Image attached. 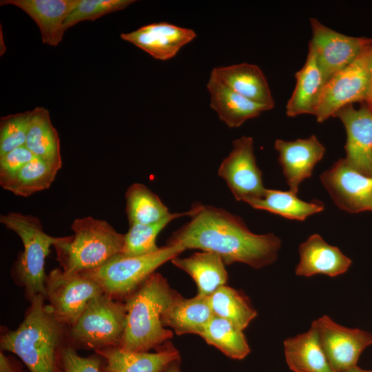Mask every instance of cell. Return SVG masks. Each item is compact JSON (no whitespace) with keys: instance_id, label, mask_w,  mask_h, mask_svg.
Masks as SVG:
<instances>
[{"instance_id":"13","label":"cell","mask_w":372,"mask_h":372,"mask_svg":"<svg viewBox=\"0 0 372 372\" xmlns=\"http://www.w3.org/2000/svg\"><path fill=\"white\" fill-rule=\"evenodd\" d=\"M334 203L349 213L372 211V177L351 167L340 158L320 176Z\"/></svg>"},{"instance_id":"9","label":"cell","mask_w":372,"mask_h":372,"mask_svg":"<svg viewBox=\"0 0 372 372\" xmlns=\"http://www.w3.org/2000/svg\"><path fill=\"white\" fill-rule=\"evenodd\" d=\"M232 149L221 162L218 174L227 183L234 198L247 204L262 198L264 187L262 172L257 166L254 139L242 136L233 141Z\"/></svg>"},{"instance_id":"32","label":"cell","mask_w":372,"mask_h":372,"mask_svg":"<svg viewBox=\"0 0 372 372\" xmlns=\"http://www.w3.org/2000/svg\"><path fill=\"white\" fill-rule=\"evenodd\" d=\"M194 207L185 212L170 213L162 220L152 224L129 225L124 234L123 247L120 253L125 256H135L151 254L158 250L156 238L159 233L172 220L182 216H191Z\"/></svg>"},{"instance_id":"24","label":"cell","mask_w":372,"mask_h":372,"mask_svg":"<svg viewBox=\"0 0 372 372\" xmlns=\"http://www.w3.org/2000/svg\"><path fill=\"white\" fill-rule=\"evenodd\" d=\"M285 360L293 372H335L322 349L318 330L310 329L284 341Z\"/></svg>"},{"instance_id":"19","label":"cell","mask_w":372,"mask_h":372,"mask_svg":"<svg viewBox=\"0 0 372 372\" xmlns=\"http://www.w3.org/2000/svg\"><path fill=\"white\" fill-rule=\"evenodd\" d=\"M300 261L296 274L310 277L317 274L335 277L344 273L352 261L337 247L329 245L317 234L310 236L298 248Z\"/></svg>"},{"instance_id":"25","label":"cell","mask_w":372,"mask_h":372,"mask_svg":"<svg viewBox=\"0 0 372 372\" xmlns=\"http://www.w3.org/2000/svg\"><path fill=\"white\" fill-rule=\"evenodd\" d=\"M171 261L192 278L197 286V295L208 297L227 282L225 264L215 253L202 251L186 258L177 256Z\"/></svg>"},{"instance_id":"11","label":"cell","mask_w":372,"mask_h":372,"mask_svg":"<svg viewBox=\"0 0 372 372\" xmlns=\"http://www.w3.org/2000/svg\"><path fill=\"white\" fill-rule=\"evenodd\" d=\"M371 46L327 82L314 113L318 123L333 117L337 111L347 105L364 103L368 90V59Z\"/></svg>"},{"instance_id":"27","label":"cell","mask_w":372,"mask_h":372,"mask_svg":"<svg viewBox=\"0 0 372 372\" xmlns=\"http://www.w3.org/2000/svg\"><path fill=\"white\" fill-rule=\"evenodd\" d=\"M32 111L25 146L35 156L62 165L59 134L51 122L48 110L37 107Z\"/></svg>"},{"instance_id":"36","label":"cell","mask_w":372,"mask_h":372,"mask_svg":"<svg viewBox=\"0 0 372 372\" xmlns=\"http://www.w3.org/2000/svg\"><path fill=\"white\" fill-rule=\"evenodd\" d=\"M34 156L25 145L0 156V178L14 174Z\"/></svg>"},{"instance_id":"20","label":"cell","mask_w":372,"mask_h":372,"mask_svg":"<svg viewBox=\"0 0 372 372\" xmlns=\"http://www.w3.org/2000/svg\"><path fill=\"white\" fill-rule=\"evenodd\" d=\"M207 88L210 94V106L219 118L229 127H238L246 121L270 109L256 103L238 94L211 72Z\"/></svg>"},{"instance_id":"31","label":"cell","mask_w":372,"mask_h":372,"mask_svg":"<svg viewBox=\"0 0 372 372\" xmlns=\"http://www.w3.org/2000/svg\"><path fill=\"white\" fill-rule=\"evenodd\" d=\"M200 336L231 359L242 360L251 351L242 331L230 321L216 316Z\"/></svg>"},{"instance_id":"12","label":"cell","mask_w":372,"mask_h":372,"mask_svg":"<svg viewBox=\"0 0 372 372\" xmlns=\"http://www.w3.org/2000/svg\"><path fill=\"white\" fill-rule=\"evenodd\" d=\"M313 323L328 362L335 372L357 365L361 353L372 344L370 332L342 326L328 316L324 315Z\"/></svg>"},{"instance_id":"4","label":"cell","mask_w":372,"mask_h":372,"mask_svg":"<svg viewBox=\"0 0 372 372\" xmlns=\"http://www.w3.org/2000/svg\"><path fill=\"white\" fill-rule=\"evenodd\" d=\"M71 229L72 235L63 236L53 246L60 267L66 272L81 273L98 268L123 249L124 234L104 220L78 218Z\"/></svg>"},{"instance_id":"39","label":"cell","mask_w":372,"mask_h":372,"mask_svg":"<svg viewBox=\"0 0 372 372\" xmlns=\"http://www.w3.org/2000/svg\"><path fill=\"white\" fill-rule=\"evenodd\" d=\"M341 372H372V370H365L362 369L358 366L355 365L353 367H351L345 371Z\"/></svg>"},{"instance_id":"8","label":"cell","mask_w":372,"mask_h":372,"mask_svg":"<svg viewBox=\"0 0 372 372\" xmlns=\"http://www.w3.org/2000/svg\"><path fill=\"white\" fill-rule=\"evenodd\" d=\"M104 293L101 287L82 273L52 269L45 280V300L56 319L71 327L94 297Z\"/></svg>"},{"instance_id":"18","label":"cell","mask_w":372,"mask_h":372,"mask_svg":"<svg viewBox=\"0 0 372 372\" xmlns=\"http://www.w3.org/2000/svg\"><path fill=\"white\" fill-rule=\"evenodd\" d=\"M79 0H3L1 5H13L23 10L37 24L42 42L57 46L62 41L64 22Z\"/></svg>"},{"instance_id":"7","label":"cell","mask_w":372,"mask_h":372,"mask_svg":"<svg viewBox=\"0 0 372 372\" xmlns=\"http://www.w3.org/2000/svg\"><path fill=\"white\" fill-rule=\"evenodd\" d=\"M125 320V302L100 294L89 301L76 321L68 327L70 346L94 352L120 347Z\"/></svg>"},{"instance_id":"3","label":"cell","mask_w":372,"mask_h":372,"mask_svg":"<svg viewBox=\"0 0 372 372\" xmlns=\"http://www.w3.org/2000/svg\"><path fill=\"white\" fill-rule=\"evenodd\" d=\"M178 293L160 273L152 274L124 301L125 327L120 347L135 352L157 349L173 337L162 316Z\"/></svg>"},{"instance_id":"14","label":"cell","mask_w":372,"mask_h":372,"mask_svg":"<svg viewBox=\"0 0 372 372\" xmlns=\"http://www.w3.org/2000/svg\"><path fill=\"white\" fill-rule=\"evenodd\" d=\"M333 117L339 118L346 130L345 161L353 169L372 177V108L364 103L359 109L349 104Z\"/></svg>"},{"instance_id":"38","label":"cell","mask_w":372,"mask_h":372,"mask_svg":"<svg viewBox=\"0 0 372 372\" xmlns=\"http://www.w3.org/2000/svg\"><path fill=\"white\" fill-rule=\"evenodd\" d=\"M364 103L372 108V46L368 59V90Z\"/></svg>"},{"instance_id":"5","label":"cell","mask_w":372,"mask_h":372,"mask_svg":"<svg viewBox=\"0 0 372 372\" xmlns=\"http://www.w3.org/2000/svg\"><path fill=\"white\" fill-rule=\"evenodd\" d=\"M0 223L21 238L23 250L19 253L11 268L13 282L23 289L30 302L38 295L45 294V260L50 247L63 236H52L43 231L41 220L32 215L8 212L0 216ZM45 297V296H44Z\"/></svg>"},{"instance_id":"10","label":"cell","mask_w":372,"mask_h":372,"mask_svg":"<svg viewBox=\"0 0 372 372\" xmlns=\"http://www.w3.org/2000/svg\"><path fill=\"white\" fill-rule=\"evenodd\" d=\"M312 37L309 43L327 82L352 63L366 48L372 39L343 34L310 19Z\"/></svg>"},{"instance_id":"16","label":"cell","mask_w":372,"mask_h":372,"mask_svg":"<svg viewBox=\"0 0 372 372\" xmlns=\"http://www.w3.org/2000/svg\"><path fill=\"white\" fill-rule=\"evenodd\" d=\"M196 37L193 30L166 22L141 26L121 38L144 50L156 59L166 61L174 57L180 50Z\"/></svg>"},{"instance_id":"35","label":"cell","mask_w":372,"mask_h":372,"mask_svg":"<svg viewBox=\"0 0 372 372\" xmlns=\"http://www.w3.org/2000/svg\"><path fill=\"white\" fill-rule=\"evenodd\" d=\"M61 372H103V360L96 353L80 355L76 349L68 346L63 353Z\"/></svg>"},{"instance_id":"21","label":"cell","mask_w":372,"mask_h":372,"mask_svg":"<svg viewBox=\"0 0 372 372\" xmlns=\"http://www.w3.org/2000/svg\"><path fill=\"white\" fill-rule=\"evenodd\" d=\"M211 72L231 90L260 105L274 107L275 103L267 79L256 65L247 63L218 67Z\"/></svg>"},{"instance_id":"15","label":"cell","mask_w":372,"mask_h":372,"mask_svg":"<svg viewBox=\"0 0 372 372\" xmlns=\"http://www.w3.org/2000/svg\"><path fill=\"white\" fill-rule=\"evenodd\" d=\"M274 148L289 190L297 194L300 185L312 175L325 153L324 146L315 135L294 141L276 139Z\"/></svg>"},{"instance_id":"37","label":"cell","mask_w":372,"mask_h":372,"mask_svg":"<svg viewBox=\"0 0 372 372\" xmlns=\"http://www.w3.org/2000/svg\"><path fill=\"white\" fill-rule=\"evenodd\" d=\"M0 372H30L25 370L21 363L16 358L0 352Z\"/></svg>"},{"instance_id":"40","label":"cell","mask_w":372,"mask_h":372,"mask_svg":"<svg viewBox=\"0 0 372 372\" xmlns=\"http://www.w3.org/2000/svg\"><path fill=\"white\" fill-rule=\"evenodd\" d=\"M179 366H180V362L172 364L166 370L165 372H181Z\"/></svg>"},{"instance_id":"26","label":"cell","mask_w":372,"mask_h":372,"mask_svg":"<svg viewBox=\"0 0 372 372\" xmlns=\"http://www.w3.org/2000/svg\"><path fill=\"white\" fill-rule=\"evenodd\" d=\"M61 167L62 165L34 156L14 174L0 178V185L15 196L28 197L48 189Z\"/></svg>"},{"instance_id":"17","label":"cell","mask_w":372,"mask_h":372,"mask_svg":"<svg viewBox=\"0 0 372 372\" xmlns=\"http://www.w3.org/2000/svg\"><path fill=\"white\" fill-rule=\"evenodd\" d=\"M103 360V372H165L180 361L179 351L169 341L156 352H135L121 347L95 351Z\"/></svg>"},{"instance_id":"33","label":"cell","mask_w":372,"mask_h":372,"mask_svg":"<svg viewBox=\"0 0 372 372\" xmlns=\"http://www.w3.org/2000/svg\"><path fill=\"white\" fill-rule=\"evenodd\" d=\"M33 111L10 114L0 122V156L25 145Z\"/></svg>"},{"instance_id":"2","label":"cell","mask_w":372,"mask_h":372,"mask_svg":"<svg viewBox=\"0 0 372 372\" xmlns=\"http://www.w3.org/2000/svg\"><path fill=\"white\" fill-rule=\"evenodd\" d=\"M68 346V327L56 319L43 295L30 301L16 329L1 327V351L15 354L30 372H61Z\"/></svg>"},{"instance_id":"23","label":"cell","mask_w":372,"mask_h":372,"mask_svg":"<svg viewBox=\"0 0 372 372\" xmlns=\"http://www.w3.org/2000/svg\"><path fill=\"white\" fill-rule=\"evenodd\" d=\"M213 316L207 297L196 294L185 298L178 293L164 311L162 322L178 335H200Z\"/></svg>"},{"instance_id":"22","label":"cell","mask_w":372,"mask_h":372,"mask_svg":"<svg viewBox=\"0 0 372 372\" xmlns=\"http://www.w3.org/2000/svg\"><path fill=\"white\" fill-rule=\"evenodd\" d=\"M295 77L296 86L286 105L287 116L314 115L326 81L315 52L309 45L304 65L296 73Z\"/></svg>"},{"instance_id":"28","label":"cell","mask_w":372,"mask_h":372,"mask_svg":"<svg viewBox=\"0 0 372 372\" xmlns=\"http://www.w3.org/2000/svg\"><path fill=\"white\" fill-rule=\"evenodd\" d=\"M296 194L290 190L267 189L262 198L251 202L249 205L256 209L267 211L288 219L300 221L324 210V205L322 201H304L300 199Z\"/></svg>"},{"instance_id":"34","label":"cell","mask_w":372,"mask_h":372,"mask_svg":"<svg viewBox=\"0 0 372 372\" xmlns=\"http://www.w3.org/2000/svg\"><path fill=\"white\" fill-rule=\"evenodd\" d=\"M134 0H79L76 8L66 18L63 29L83 21H93L103 15L125 9Z\"/></svg>"},{"instance_id":"29","label":"cell","mask_w":372,"mask_h":372,"mask_svg":"<svg viewBox=\"0 0 372 372\" xmlns=\"http://www.w3.org/2000/svg\"><path fill=\"white\" fill-rule=\"evenodd\" d=\"M207 298L214 316L230 321L242 331L257 316L248 298L232 287L222 286Z\"/></svg>"},{"instance_id":"6","label":"cell","mask_w":372,"mask_h":372,"mask_svg":"<svg viewBox=\"0 0 372 372\" xmlns=\"http://www.w3.org/2000/svg\"><path fill=\"white\" fill-rule=\"evenodd\" d=\"M185 250L179 245L167 244L145 255L125 256L118 254L99 267L81 273L98 283L105 294L124 302L159 267Z\"/></svg>"},{"instance_id":"30","label":"cell","mask_w":372,"mask_h":372,"mask_svg":"<svg viewBox=\"0 0 372 372\" xmlns=\"http://www.w3.org/2000/svg\"><path fill=\"white\" fill-rule=\"evenodd\" d=\"M129 225L156 223L170 212L158 195L142 183H134L125 194Z\"/></svg>"},{"instance_id":"1","label":"cell","mask_w":372,"mask_h":372,"mask_svg":"<svg viewBox=\"0 0 372 372\" xmlns=\"http://www.w3.org/2000/svg\"><path fill=\"white\" fill-rule=\"evenodd\" d=\"M193 207L190 220L167 244L215 253L225 265L242 262L260 269L276 260L282 245L278 236L253 233L240 217L225 209L200 203Z\"/></svg>"}]
</instances>
